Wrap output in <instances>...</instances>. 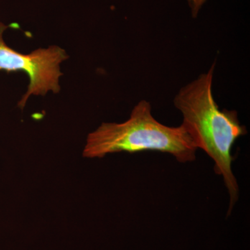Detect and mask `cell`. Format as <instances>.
<instances>
[{
    "mask_svg": "<svg viewBox=\"0 0 250 250\" xmlns=\"http://www.w3.org/2000/svg\"><path fill=\"white\" fill-rule=\"evenodd\" d=\"M215 62L206 73L182 87L174 105L183 116L182 126L197 148L214 161L215 173L222 175L230 197L228 213L238 199V183L233 173L231 149L241 136L248 134L236 111L220 110L212 92Z\"/></svg>",
    "mask_w": 250,
    "mask_h": 250,
    "instance_id": "cell-1",
    "label": "cell"
},
{
    "mask_svg": "<svg viewBox=\"0 0 250 250\" xmlns=\"http://www.w3.org/2000/svg\"><path fill=\"white\" fill-rule=\"evenodd\" d=\"M197 148L182 125L166 126L152 114L150 103L141 100L124 123H103L87 137L83 156L103 158L118 152L156 151L172 154L181 163L195 159Z\"/></svg>",
    "mask_w": 250,
    "mask_h": 250,
    "instance_id": "cell-2",
    "label": "cell"
},
{
    "mask_svg": "<svg viewBox=\"0 0 250 250\" xmlns=\"http://www.w3.org/2000/svg\"><path fill=\"white\" fill-rule=\"evenodd\" d=\"M9 26L0 21V71L24 72L29 78L27 91L18 103L24 109L29 99L45 96L49 92L58 94L62 89L61 70L62 62L69 59L66 51L57 45L39 48L29 54H22L10 47L4 40L5 31Z\"/></svg>",
    "mask_w": 250,
    "mask_h": 250,
    "instance_id": "cell-3",
    "label": "cell"
},
{
    "mask_svg": "<svg viewBox=\"0 0 250 250\" xmlns=\"http://www.w3.org/2000/svg\"><path fill=\"white\" fill-rule=\"evenodd\" d=\"M189 7L191 10L192 18H196L199 11L201 9L202 6L205 4L207 0H187Z\"/></svg>",
    "mask_w": 250,
    "mask_h": 250,
    "instance_id": "cell-4",
    "label": "cell"
}]
</instances>
